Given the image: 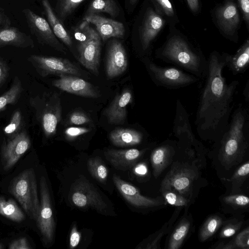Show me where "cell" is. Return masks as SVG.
Listing matches in <instances>:
<instances>
[{"mask_svg": "<svg viewBox=\"0 0 249 249\" xmlns=\"http://www.w3.org/2000/svg\"><path fill=\"white\" fill-rule=\"evenodd\" d=\"M227 53H211L205 83L200 94L195 124L203 140L216 142L229 124L234 107V95L239 82L228 83L223 75Z\"/></svg>", "mask_w": 249, "mask_h": 249, "instance_id": "6da1fadb", "label": "cell"}, {"mask_svg": "<svg viewBox=\"0 0 249 249\" xmlns=\"http://www.w3.org/2000/svg\"><path fill=\"white\" fill-rule=\"evenodd\" d=\"M155 57L198 77L205 78L208 60L200 49L195 45L176 27H169L165 42L156 49Z\"/></svg>", "mask_w": 249, "mask_h": 249, "instance_id": "7a4b0ae2", "label": "cell"}, {"mask_svg": "<svg viewBox=\"0 0 249 249\" xmlns=\"http://www.w3.org/2000/svg\"><path fill=\"white\" fill-rule=\"evenodd\" d=\"M249 111L240 103L232 112L225 131L216 141L225 165L231 167L244 156L249 147Z\"/></svg>", "mask_w": 249, "mask_h": 249, "instance_id": "3957f363", "label": "cell"}, {"mask_svg": "<svg viewBox=\"0 0 249 249\" xmlns=\"http://www.w3.org/2000/svg\"><path fill=\"white\" fill-rule=\"evenodd\" d=\"M9 192L19 202L29 217L36 221L40 211L35 171L26 169L13 178Z\"/></svg>", "mask_w": 249, "mask_h": 249, "instance_id": "277c9868", "label": "cell"}, {"mask_svg": "<svg viewBox=\"0 0 249 249\" xmlns=\"http://www.w3.org/2000/svg\"><path fill=\"white\" fill-rule=\"evenodd\" d=\"M148 72L158 87L170 89L184 88L200 80L198 77L176 67H162L148 57L144 62Z\"/></svg>", "mask_w": 249, "mask_h": 249, "instance_id": "5b68a950", "label": "cell"}, {"mask_svg": "<svg viewBox=\"0 0 249 249\" xmlns=\"http://www.w3.org/2000/svg\"><path fill=\"white\" fill-rule=\"evenodd\" d=\"M214 24L226 39L237 43L241 27L240 10L236 0H224L211 11Z\"/></svg>", "mask_w": 249, "mask_h": 249, "instance_id": "8992f818", "label": "cell"}, {"mask_svg": "<svg viewBox=\"0 0 249 249\" xmlns=\"http://www.w3.org/2000/svg\"><path fill=\"white\" fill-rule=\"evenodd\" d=\"M150 1V5L145 8L138 31L141 48L145 54L150 53L154 42L167 24Z\"/></svg>", "mask_w": 249, "mask_h": 249, "instance_id": "52a82bcc", "label": "cell"}, {"mask_svg": "<svg viewBox=\"0 0 249 249\" xmlns=\"http://www.w3.org/2000/svg\"><path fill=\"white\" fill-rule=\"evenodd\" d=\"M70 195L72 203L78 207H90L99 212H103L107 208L98 191L85 177H81L72 184Z\"/></svg>", "mask_w": 249, "mask_h": 249, "instance_id": "ba28073f", "label": "cell"}, {"mask_svg": "<svg viewBox=\"0 0 249 249\" xmlns=\"http://www.w3.org/2000/svg\"><path fill=\"white\" fill-rule=\"evenodd\" d=\"M196 172L181 163L176 164L162 182L161 189H169L187 197L196 179Z\"/></svg>", "mask_w": 249, "mask_h": 249, "instance_id": "9c48e42d", "label": "cell"}, {"mask_svg": "<svg viewBox=\"0 0 249 249\" xmlns=\"http://www.w3.org/2000/svg\"><path fill=\"white\" fill-rule=\"evenodd\" d=\"M40 211L36 222L44 242L49 244L53 241L55 222L48 185L43 176L40 179Z\"/></svg>", "mask_w": 249, "mask_h": 249, "instance_id": "30bf717a", "label": "cell"}, {"mask_svg": "<svg viewBox=\"0 0 249 249\" xmlns=\"http://www.w3.org/2000/svg\"><path fill=\"white\" fill-rule=\"evenodd\" d=\"M28 60L42 76L49 74H80L78 68L66 59L34 54L30 55Z\"/></svg>", "mask_w": 249, "mask_h": 249, "instance_id": "8fae6325", "label": "cell"}, {"mask_svg": "<svg viewBox=\"0 0 249 249\" xmlns=\"http://www.w3.org/2000/svg\"><path fill=\"white\" fill-rule=\"evenodd\" d=\"M28 26L39 42L48 45L59 51L66 49L53 32L48 21L28 8L23 10Z\"/></svg>", "mask_w": 249, "mask_h": 249, "instance_id": "7c38bea8", "label": "cell"}, {"mask_svg": "<svg viewBox=\"0 0 249 249\" xmlns=\"http://www.w3.org/2000/svg\"><path fill=\"white\" fill-rule=\"evenodd\" d=\"M30 140L25 131H22L9 140L3 145L1 150L3 168H11L28 150Z\"/></svg>", "mask_w": 249, "mask_h": 249, "instance_id": "4fadbf2b", "label": "cell"}, {"mask_svg": "<svg viewBox=\"0 0 249 249\" xmlns=\"http://www.w3.org/2000/svg\"><path fill=\"white\" fill-rule=\"evenodd\" d=\"M127 58L123 44L118 40L110 41L106 63V74L112 79L122 74L127 69Z\"/></svg>", "mask_w": 249, "mask_h": 249, "instance_id": "5bb4252c", "label": "cell"}, {"mask_svg": "<svg viewBox=\"0 0 249 249\" xmlns=\"http://www.w3.org/2000/svg\"><path fill=\"white\" fill-rule=\"evenodd\" d=\"M53 84L57 88L74 94L87 97L97 98L98 93L89 82L75 75L61 74Z\"/></svg>", "mask_w": 249, "mask_h": 249, "instance_id": "9a60e30c", "label": "cell"}, {"mask_svg": "<svg viewBox=\"0 0 249 249\" xmlns=\"http://www.w3.org/2000/svg\"><path fill=\"white\" fill-rule=\"evenodd\" d=\"M113 180L122 196L130 204L136 207L150 208L161 204L159 199L142 196L137 188L123 180L116 174L113 175Z\"/></svg>", "mask_w": 249, "mask_h": 249, "instance_id": "2e32d148", "label": "cell"}, {"mask_svg": "<svg viewBox=\"0 0 249 249\" xmlns=\"http://www.w3.org/2000/svg\"><path fill=\"white\" fill-rule=\"evenodd\" d=\"M83 20L93 24L101 39L105 41L111 37L123 38L125 33L124 24L112 19L97 14L86 16Z\"/></svg>", "mask_w": 249, "mask_h": 249, "instance_id": "e0dca14e", "label": "cell"}, {"mask_svg": "<svg viewBox=\"0 0 249 249\" xmlns=\"http://www.w3.org/2000/svg\"><path fill=\"white\" fill-rule=\"evenodd\" d=\"M145 149H107L104 152L106 159L116 169L122 171L130 169L136 164Z\"/></svg>", "mask_w": 249, "mask_h": 249, "instance_id": "ac0fdd59", "label": "cell"}, {"mask_svg": "<svg viewBox=\"0 0 249 249\" xmlns=\"http://www.w3.org/2000/svg\"><path fill=\"white\" fill-rule=\"evenodd\" d=\"M132 101V94L129 89L117 95L105 111L108 123L115 124H124L126 119V107Z\"/></svg>", "mask_w": 249, "mask_h": 249, "instance_id": "d6986e66", "label": "cell"}, {"mask_svg": "<svg viewBox=\"0 0 249 249\" xmlns=\"http://www.w3.org/2000/svg\"><path fill=\"white\" fill-rule=\"evenodd\" d=\"M80 62L87 69L96 73L99 66L100 37L78 45Z\"/></svg>", "mask_w": 249, "mask_h": 249, "instance_id": "ffe728a7", "label": "cell"}, {"mask_svg": "<svg viewBox=\"0 0 249 249\" xmlns=\"http://www.w3.org/2000/svg\"><path fill=\"white\" fill-rule=\"evenodd\" d=\"M177 142L166 141L155 148L151 155V162L155 178L158 177L169 164L175 153Z\"/></svg>", "mask_w": 249, "mask_h": 249, "instance_id": "44dd1931", "label": "cell"}, {"mask_svg": "<svg viewBox=\"0 0 249 249\" xmlns=\"http://www.w3.org/2000/svg\"><path fill=\"white\" fill-rule=\"evenodd\" d=\"M6 46L26 48L33 47L34 44L29 36L9 26L0 29V48Z\"/></svg>", "mask_w": 249, "mask_h": 249, "instance_id": "7402d4cb", "label": "cell"}, {"mask_svg": "<svg viewBox=\"0 0 249 249\" xmlns=\"http://www.w3.org/2000/svg\"><path fill=\"white\" fill-rule=\"evenodd\" d=\"M249 66V39H246L234 54L226 53V66L234 75L244 73Z\"/></svg>", "mask_w": 249, "mask_h": 249, "instance_id": "603a6c76", "label": "cell"}, {"mask_svg": "<svg viewBox=\"0 0 249 249\" xmlns=\"http://www.w3.org/2000/svg\"><path fill=\"white\" fill-rule=\"evenodd\" d=\"M40 1L47 18V21L54 34L66 45L71 48L72 44L71 37L53 11L50 1L49 0H40Z\"/></svg>", "mask_w": 249, "mask_h": 249, "instance_id": "cb8c5ba5", "label": "cell"}, {"mask_svg": "<svg viewBox=\"0 0 249 249\" xmlns=\"http://www.w3.org/2000/svg\"><path fill=\"white\" fill-rule=\"evenodd\" d=\"M142 132L134 129L117 128L110 133L111 142L117 146H129L140 144L143 140Z\"/></svg>", "mask_w": 249, "mask_h": 249, "instance_id": "d4e9b609", "label": "cell"}, {"mask_svg": "<svg viewBox=\"0 0 249 249\" xmlns=\"http://www.w3.org/2000/svg\"><path fill=\"white\" fill-rule=\"evenodd\" d=\"M156 11L165 20L169 27H176L179 20L170 0H150Z\"/></svg>", "mask_w": 249, "mask_h": 249, "instance_id": "484cf974", "label": "cell"}, {"mask_svg": "<svg viewBox=\"0 0 249 249\" xmlns=\"http://www.w3.org/2000/svg\"><path fill=\"white\" fill-rule=\"evenodd\" d=\"M99 13H106L113 17H116L119 14L120 9L114 0H92L85 16Z\"/></svg>", "mask_w": 249, "mask_h": 249, "instance_id": "4316f807", "label": "cell"}, {"mask_svg": "<svg viewBox=\"0 0 249 249\" xmlns=\"http://www.w3.org/2000/svg\"><path fill=\"white\" fill-rule=\"evenodd\" d=\"M61 119V108L59 106L51 107L45 110L42 118V127L47 137L54 134L58 123Z\"/></svg>", "mask_w": 249, "mask_h": 249, "instance_id": "83f0119b", "label": "cell"}, {"mask_svg": "<svg viewBox=\"0 0 249 249\" xmlns=\"http://www.w3.org/2000/svg\"><path fill=\"white\" fill-rule=\"evenodd\" d=\"M191 227V221L188 218L182 219L170 235L168 249H178L182 245Z\"/></svg>", "mask_w": 249, "mask_h": 249, "instance_id": "f1b7e54d", "label": "cell"}, {"mask_svg": "<svg viewBox=\"0 0 249 249\" xmlns=\"http://www.w3.org/2000/svg\"><path fill=\"white\" fill-rule=\"evenodd\" d=\"M0 214L17 222H20L25 218L24 213L14 200L9 199L6 200L2 196H0Z\"/></svg>", "mask_w": 249, "mask_h": 249, "instance_id": "f546056e", "label": "cell"}, {"mask_svg": "<svg viewBox=\"0 0 249 249\" xmlns=\"http://www.w3.org/2000/svg\"><path fill=\"white\" fill-rule=\"evenodd\" d=\"M73 33L75 38L79 43H85L100 37L97 31L86 20H83L79 25L73 28Z\"/></svg>", "mask_w": 249, "mask_h": 249, "instance_id": "4dcf8cb0", "label": "cell"}, {"mask_svg": "<svg viewBox=\"0 0 249 249\" xmlns=\"http://www.w3.org/2000/svg\"><path fill=\"white\" fill-rule=\"evenodd\" d=\"M221 217L217 215L210 216L203 224L199 234L201 242H204L212 237L223 224Z\"/></svg>", "mask_w": 249, "mask_h": 249, "instance_id": "1f68e13d", "label": "cell"}, {"mask_svg": "<svg viewBox=\"0 0 249 249\" xmlns=\"http://www.w3.org/2000/svg\"><path fill=\"white\" fill-rule=\"evenodd\" d=\"M22 91L20 80L16 77L10 89L0 96V111L3 110L9 104H14L18 101Z\"/></svg>", "mask_w": 249, "mask_h": 249, "instance_id": "d6a6232c", "label": "cell"}, {"mask_svg": "<svg viewBox=\"0 0 249 249\" xmlns=\"http://www.w3.org/2000/svg\"><path fill=\"white\" fill-rule=\"evenodd\" d=\"M88 170L90 175L98 181L106 182L108 175V170L100 157L89 159L87 162Z\"/></svg>", "mask_w": 249, "mask_h": 249, "instance_id": "836d02e7", "label": "cell"}, {"mask_svg": "<svg viewBox=\"0 0 249 249\" xmlns=\"http://www.w3.org/2000/svg\"><path fill=\"white\" fill-rule=\"evenodd\" d=\"M213 247L215 249H249V229L247 227L231 241L227 243H220Z\"/></svg>", "mask_w": 249, "mask_h": 249, "instance_id": "e575fe53", "label": "cell"}, {"mask_svg": "<svg viewBox=\"0 0 249 249\" xmlns=\"http://www.w3.org/2000/svg\"><path fill=\"white\" fill-rule=\"evenodd\" d=\"M85 0H57L55 8L58 18L64 21Z\"/></svg>", "mask_w": 249, "mask_h": 249, "instance_id": "d590c367", "label": "cell"}, {"mask_svg": "<svg viewBox=\"0 0 249 249\" xmlns=\"http://www.w3.org/2000/svg\"><path fill=\"white\" fill-rule=\"evenodd\" d=\"M165 199L169 204L177 206H186L189 202V200L185 196L169 189L160 190Z\"/></svg>", "mask_w": 249, "mask_h": 249, "instance_id": "8d00e7d4", "label": "cell"}, {"mask_svg": "<svg viewBox=\"0 0 249 249\" xmlns=\"http://www.w3.org/2000/svg\"><path fill=\"white\" fill-rule=\"evenodd\" d=\"M242 224V221L236 219L223 222V226L220 231L219 237L225 238L232 236L240 230Z\"/></svg>", "mask_w": 249, "mask_h": 249, "instance_id": "74e56055", "label": "cell"}, {"mask_svg": "<svg viewBox=\"0 0 249 249\" xmlns=\"http://www.w3.org/2000/svg\"><path fill=\"white\" fill-rule=\"evenodd\" d=\"M249 173V162H246L235 172L230 181L232 182L233 187L241 185L248 176Z\"/></svg>", "mask_w": 249, "mask_h": 249, "instance_id": "f35d334b", "label": "cell"}, {"mask_svg": "<svg viewBox=\"0 0 249 249\" xmlns=\"http://www.w3.org/2000/svg\"><path fill=\"white\" fill-rule=\"evenodd\" d=\"M223 199L226 204L237 208H245L249 203V198L243 195H229L225 196Z\"/></svg>", "mask_w": 249, "mask_h": 249, "instance_id": "ab89813d", "label": "cell"}, {"mask_svg": "<svg viewBox=\"0 0 249 249\" xmlns=\"http://www.w3.org/2000/svg\"><path fill=\"white\" fill-rule=\"evenodd\" d=\"M21 123V114L19 110L15 111L8 125L4 129L6 134H11L16 132L19 128Z\"/></svg>", "mask_w": 249, "mask_h": 249, "instance_id": "60d3db41", "label": "cell"}, {"mask_svg": "<svg viewBox=\"0 0 249 249\" xmlns=\"http://www.w3.org/2000/svg\"><path fill=\"white\" fill-rule=\"evenodd\" d=\"M168 223H166L162 227V228L158 231L154 235H153L152 239H151L146 245V249H157L158 248L157 246L159 245L160 240L166 232Z\"/></svg>", "mask_w": 249, "mask_h": 249, "instance_id": "b9f144b4", "label": "cell"}, {"mask_svg": "<svg viewBox=\"0 0 249 249\" xmlns=\"http://www.w3.org/2000/svg\"><path fill=\"white\" fill-rule=\"evenodd\" d=\"M248 31H249V0H236Z\"/></svg>", "mask_w": 249, "mask_h": 249, "instance_id": "7bdbcfd3", "label": "cell"}, {"mask_svg": "<svg viewBox=\"0 0 249 249\" xmlns=\"http://www.w3.org/2000/svg\"><path fill=\"white\" fill-rule=\"evenodd\" d=\"M90 121L89 118L87 115L79 111L73 112L70 117V123L76 125L88 124Z\"/></svg>", "mask_w": 249, "mask_h": 249, "instance_id": "ee69618b", "label": "cell"}, {"mask_svg": "<svg viewBox=\"0 0 249 249\" xmlns=\"http://www.w3.org/2000/svg\"><path fill=\"white\" fill-rule=\"evenodd\" d=\"M90 131L89 129L82 127H70L65 131V134L69 139H73L79 136L87 133Z\"/></svg>", "mask_w": 249, "mask_h": 249, "instance_id": "f6af8a7d", "label": "cell"}, {"mask_svg": "<svg viewBox=\"0 0 249 249\" xmlns=\"http://www.w3.org/2000/svg\"><path fill=\"white\" fill-rule=\"evenodd\" d=\"M10 249H30L28 241L26 238L22 237L12 242L9 245Z\"/></svg>", "mask_w": 249, "mask_h": 249, "instance_id": "bcb514c9", "label": "cell"}, {"mask_svg": "<svg viewBox=\"0 0 249 249\" xmlns=\"http://www.w3.org/2000/svg\"><path fill=\"white\" fill-rule=\"evenodd\" d=\"M80 233L77 231L76 226H73L70 234V246L71 249L76 247L79 243Z\"/></svg>", "mask_w": 249, "mask_h": 249, "instance_id": "7dc6e473", "label": "cell"}, {"mask_svg": "<svg viewBox=\"0 0 249 249\" xmlns=\"http://www.w3.org/2000/svg\"><path fill=\"white\" fill-rule=\"evenodd\" d=\"M187 4L194 14H198L200 11L199 0H186Z\"/></svg>", "mask_w": 249, "mask_h": 249, "instance_id": "c3c4849f", "label": "cell"}, {"mask_svg": "<svg viewBox=\"0 0 249 249\" xmlns=\"http://www.w3.org/2000/svg\"><path fill=\"white\" fill-rule=\"evenodd\" d=\"M7 74V68L3 62L0 60V85L4 81Z\"/></svg>", "mask_w": 249, "mask_h": 249, "instance_id": "681fc988", "label": "cell"}, {"mask_svg": "<svg viewBox=\"0 0 249 249\" xmlns=\"http://www.w3.org/2000/svg\"><path fill=\"white\" fill-rule=\"evenodd\" d=\"M10 20L9 18L0 11V29L9 26Z\"/></svg>", "mask_w": 249, "mask_h": 249, "instance_id": "f907efd6", "label": "cell"}, {"mask_svg": "<svg viewBox=\"0 0 249 249\" xmlns=\"http://www.w3.org/2000/svg\"><path fill=\"white\" fill-rule=\"evenodd\" d=\"M243 95L245 101L248 103L249 101V79L246 82V85L243 91Z\"/></svg>", "mask_w": 249, "mask_h": 249, "instance_id": "816d5d0a", "label": "cell"}, {"mask_svg": "<svg viewBox=\"0 0 249 249\" xmlns=\"http://www.w3.org/2000/svg\"><path fill=\"white\" fill-rule=\"evenodd\" d=\"M135 172L140 175H144L147 172V168L144 165L140 164L135 168Z\"/></svg>", "mask_w": 249, "mask_h": 249, "instance_id": "f5cc1de1", "label": "cell"}, {"mask_svg": "<svg viewBox=\"0 0 249 249\" xmlns=\"http://www.w3.org/2000/svg\"><path fill=\"white\" fill-rule=\"evenodd\" d=\"M137 0H129V1L131 4L133 5L137 2Z\"/></svg>", "mask_w": 249, "mask_h": 249, "instance_id": "db71d44e", "label": "cell"}, {"mask_svg": "<svg viewBox=\"0 0 249 249\" xmlns=\"http://www.w3.org/2000/svg\"><path fill=\"white\" fill-rule=\"evenodd\" d=\"M4 247V245L0 243V249H3Z\"/></svg>", "mask_w": 249, "mask_h": 249, "instance_id": "11a10c76", "label": "cell"}]
</instances>
